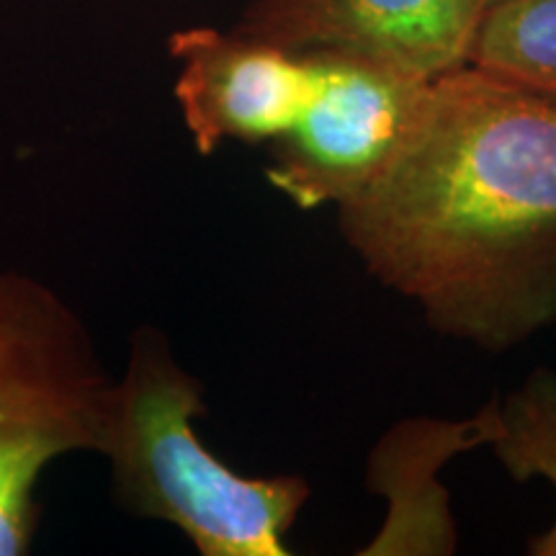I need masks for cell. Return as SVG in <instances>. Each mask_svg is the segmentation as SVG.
<instances>
[{
	"instance_id": "cell-9",
	"label": "cell",
	"mask_w": 556,
	"mask_h": 556,
	"mask_svg": "<svg viewBox=\"0 0 556 556\" xmlns=\"http://www.w3.org/2000/svg\"><path fill=\"white\" fill-rule=\"evenodd\" d=\"M492 446L518 482L541 475L556 486V379L536 377L505 407ZM539 554H556V526L536 541Z\"/></svg>"
},
{
	"instance_id": "cell-1",
	"label": "cell",
	"mask_w": 556,
	"mask_h": 556,
	"mask_svg": "<svg viewBox=\"0 0 556 556\" xmlns=\"http://www.w3.org/2000/svg\"><path fill=\"white\" fill-rule=\"evenodd\" d=\"M348 245L438 330L505 348L556 323V103L464 65L338 204Z\"/></svg>"
},
{
	"instance_id": "cell-10",
	"label": "cell",
	"mask_w": 556,
	"mask_h": 556,
	"mask_svg": "<svg viewBox=\"0 0 556 556\" xmlns=\"http://www.w3.org/2000/svg\"><path fill=\"white\" fill-rule=\"evenodd\" d=\"M484 3H486V5H490V3H495V0H484Z\"/></svg>"
},
{
	"instance_id": "cell-6",
	"label": "cell",
	"mask_w": 556,
	"mask_h": 556,
	"mask_svg": "<svg viewBox=\"0 0 556 556\" xmlns=\"http://www.w3.org/2000/svg\"><path fill=\"white\" fill-rule=\"evenodd\" d=\"M173 86L199 155L229 142H276L294 127L315 90L312 54L289 52L240 31L193 26L170 34Z\"/></svg>"
},
{
	"instance_id": "cell-4",
	"label": "cell",
	"mask_w": 556,
	"mask_h": 556,
	"mask_svg": "<svg viewBox=\"0 0 556 556\" xmlns=\"http://www.w3.org/2000/svg\"><path fill=\"white\" fill-rule=\"evenodd\" d=\"M315 90L266 176L299 208L343 204L397 157L426 114L433 80L356 54L312 52Z\"/></svg>"
},
{
	"instance_id": "cell-2",
	"label": "cell",
	"mask_w": 556,
	"mask_h": 556,
	"mask_svg": "<svg viewBox=\"0 0 556 556\" xmlns=\"http://www.w3.org/2000/svg\"><path fill=\"white\" fill-rule=\"evenodd\" d=\"M204 413V381L178 364L163 332L139 328L114 379L99 448L116 503L173 526L201 556H287L309 482L238 475L199 438Z\"/></svg>"
},
{
	"instance_id": "cell-3",
	"label": "cell",
	"mask_w": 556,
	"mask_h": 556,
	"mask_svg": "<svg viewBox=\"0 0 556 556\" xmlns=\"http://www.w3.org/2000/svg\"><path fill=\"white\" fill-rule=\"evenodd\" d=\"M114 379L58 289L0 270V556L31 552L47 469L99 454Z\"/></svg>"
},
{
	"instance_id": "cell-8",
	"label": "cell",
	"mask_w": 556,
	"mask_h": 556,
	"mask_svg": "<svg viewBox=\"0 0 556 556\" xmlns=\"http://www.w3.org/2000/svg\"><path fill=\"white\" fill-rule=\"evenodd\" d=\"M467 65L556 103V0L486 5Z\"/></svg>"
},
{
	"instance_id": "cell-7",
	"label": "cell",
	"mask_w": 556,
	"mask_h": 556,
	"mask_svg": "<svg viewBox=\"0 0 556 556\" xmlns=\"http://www.w3.org/2000/svg\"><path fill=\"white\" fill-rule=\"evenodd\" d=\"M500 405H490L469 422H422L402 426L381 441L368 467V482L389 497V518L377 539L361 554H446L454 544L446 495L438 486V469L458 451L495 443Z\"/></svg>"
},
{
	"instance_id": "cell-5",
	"label": "cell",
	"mask_w": 556,
	"mask_h": 556,
	"mask_svg": "<svg viewBox=\"0 0 556 556\" xmlns=\"http://www.w3.org/2000/svg\"><path fill=\"white\" fill-rule=\"evenodd\" d=\"M484 0H248L235 31L289 52H338L435 80L464 67Z\"/></svg>"
}]
</instances>
